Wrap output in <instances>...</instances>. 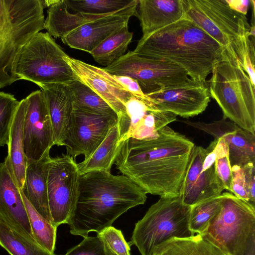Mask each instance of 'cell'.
<instances>
[{
	"label": "cell",
	"mask_w": 255,
	"mask_h": 255,
	"mask_svg": "<svg viewBox=\"0 0 255 255\" xmlns=\"http://www.w3.org/2000/svg\"><path fill=\"white\" fill-rule=\"evenodd\" d=\"M194 143L166 126L151 140L120 142L114 164L146 193L160 197L180 196Z\"/></svg>",
	"instance_id": "6da1fadb"
},
{
	"label": "cell",
	"mask_w": 255,
	"mask_h": 255,
	"mask_svg": "<svg viewBox=\"0 0 255 255\" xmlns=\"http://www.w3.org/2000/svg\"><path fill=\"white\" fill-rule=\"evenodd\" d=\"M146 194L124 175L101 171L81 175L78 199L67 223L70 233L84 238L97 233L129 209L144 204Z\"/></svg>",
	"instance_id": "7a4b0ae2"
},
{
	"label": "cell",
	"mask_w": 255,
	"mask_h": 255,
	"mask_svg": "<svg viewBox=\"0 0 255 255\" xmlns=\"http://www.w3.org/2000/svg\"><path fill=\"white\" fill-rule=\"evenodd\" d=\"M226 48L183 17L141 37L132 51L142 57L178 65L193 80L205 82Z\"/></svg>",
	"instance_id": "3957f363"
},
{
	"label": "cell",
	"mask_w": 255,
	"mask_h": 255,
	"mask_svg": "<svg viewBox=\"0 0 255 255\" xmlns=\"http://www.w3.org/2000/svg\"><path fill=\"white\" fill-rule=\"evenodd\" d=\"M211 74L207 81L210 96L221 108L223 118L255 135V88L231 45Z\"/></svg>",
	"instance_id": "277c9868"
},
{
	"label": "cell",
	"mask_w": 255,
	"mask_h": 255,
	"mask_svg": "<svg viewBox=\"0 0 255 255\" xmlns=\"http://www.w3.org/2000/svg\"><path fill=\"white\" fill-rule=\"evenodd\" d=\"M42 0H0V89L18 80L15 67L24 45L44 28Z\"/></svg>",
	"instance_id": "5b68a950"
},
{
	"label": "cell",
	"mask_w": 255,
	"mask_h": 255,
	"mask_svg": "<svg viewBox=\"0 0 255 255\" xmlns=\"http://www.w3.org/2000/svg\"><path fill=\"white\" fill-rule=\"evenodd\" d=\"M191 208L180 196L160 197L135 223L128 243L135 246L141 255H151L156 246L172 238L193 237L189 229Z\"/></svg>",
	"instance_id": "8992f818"
},
{
	"label": "cell",
	"mask_w": 255,
	"mask_h": 255,
	"mask_svg": "<svg viewBox=\"0 0 255 255\" xmlns=\"http://www.w3.org/2000/svg\"><path fill=\"white\" fill-rule=\"evenodd\" d=\"M49 33L39 32L22 47L15 67L18 80L38 85H68L77 79L64 60L67 56Z\"/></svg>",
	"instance_id": "52a82bcc"
},
{
	"label": "cell",
	"mask_w": 255,
	"mask_h": 255,
	"mask_svg": "<svg viewBox=\"0 0 255 255\" xmlns=\"http://www.w3.org/2000/svg\"><path fill=\"white\" fill-rule=\"evenodd\" d=\"M223 194L219 212L201 236L226 255H240L255 239V206L231 192Z\"/></svg>",
	"instance_id": "ba28073f"
},
{
	"label": "cell",
	"mask_w": 255,
	"mask_h": 255,
	"mask_svg": "<svg viewBox=\"0 0 255 255\" xmlns=\"http://www.w3.org/2000/svg\"><path fill=\"white\" fill-rule=\"evenodd\" d=\"M182 2L183 17L223 47H227L251 28L246 15L231 9L226 0H182Z\"/></svg>",
	"instance_id": "9c48e42d"
},
{
	"label": "cell",
	"mask_w": 255,
	"mask_h": 255,
	"mask_svg": "<svg viewBox=\"0 0 255 255\" xmlns=\"http://www.w3.org/2000/svg\"><path fill=\"white\" fill-rule=\"evenodd\" d=\"M103 69L112 75L134 79L146 95L184 84L191 79L186 71L178 65L142 57L132 51Z\"/></svg>",
	"instance_id": "30bf717a"
},
{
	"label": "cell",
	"mask_w": 255,
	"mask_h": 255,
	"mask_svg": "<svg viewBox=\"0 0 255 255\" xmlns=\"http://www.w3.org/2000/svg\"><path fill=\"white\" fill-rule=\"evenodd\" d=\"M80 174L75 159L68 154L50 158L47 171L49 209L53 226L67 224L79 195Z\"/></svg>",
	"instance_id": "8fae6325"
},
{
	"label": "cell",
	"mask_w": 255,
	"mask_h": 255,
	"mask_svg": "<svg viewBox=\"0 0 255 255\" xmlns=\"http://www.w3.org/2000/svg\"><path fill=\"white\" fill-rule=\"evenodd\" d=\"M216 142L214 139L206 148L194 145L192 149L180 194L185 205L192 206L225 190L216 172Z\"/></svg>",
	"instance_id": "7c38bea8"
},
{
	"label": "cell",
	"mask_w": 255,
	"mask_h": 255,
	"mask_svg": "<svg viewBox=\"0 0 255 255\" xmlns=\"http://www.w3.org/2000/svg\"><path fill=\"white\" fill-rule=\"evenodd\" d=\"M118 123V117L97 114L74 106L64 140L67 154L74 159L83 155L87 159Z\"/></svg>",
	"instance_id": "4fadbf2b"
},
{
	"label": "cell",
	"mask_w": 255,
	"mask_h": 255,
	"mask_svg": "<svg viewBox=\"0 0 255 255\" xmlns=\"http://www.w3.org/2000/svg\"><path fill=\"white\" fill-rule=\"evenodd\" d=\"M125 107L124 113L118 117L119 143L129 138L155 139L161 128L177 120L176 115L160 110L151 99L142 100L131 95Z\"/></svg>",
	"instance_id": "5bb4252c"
},
{
	"label": "cell",
	"mask_w": 255,
	"mask_h": 255,
	"mask_svg": "<svg viewBox=\"0 0 255 255\" xmlns=\"http://www.w3.org/2000/svg\"><path fill=\"white\" fill-rule=\"evenodd\" d=\"M24 100L23 145L27 164L50 155L54 141L50 117L42 91L32 92Z\"/></svg>",
	"instance_id": "9a60e30c"
},
{
	"label": "cell",
	"mask_w": 255,
	"mask_h": 255,
	"mask_svg": "<svg viewBox=\"0 0 255 255\" xmlns=\"http://www.w3.org/2000/svg\"><path fill=\"white\" fill-rule=\"evenodd\" d=\"M161 110L184 118L203 113L210 102L207 81L190 79L186 83L147 95Z\"/></svg>",
	"instance_id": "2e32d148"
},
{
	"label": "cell",
	"mask_w": 255,
	"mask_h": 255,
	"mask_svg": "<svg viewBox=\"0 0 255 255\" xmlns=\"http://www.w3.org/2000/svg\"><path fill=\"white\" fill-rule=\"evenodd\" d=\"M203 131L215 139H222L228 148L231 166H244L255 162V135L240 128L228 119L210 123L180 121Z\"/></svg>",
	"instance_id": "e0dca14e"
},
{
	"label": "cell",
	"mask_w": 255,
	"mask_h": 255,
	"mask_svg": "<svg viewBox=\"0 0 255 255\" xmlns=\"http://www.w3.org/2000/svg\"><path fill=\"white\" fill-rule=\"evenodd\" d=\"M64 60L71 67L77 79L105 100L115 111L118 117L125 110V104L131 96L113 75L101 68L69 56Z\"/></svg>",
	"instance_id": "ac0fdd59"
},
{
	"label": "cell",
	"mask_w": 255,
	"mask_h": 255,
	"mask_svg": "<svg viewBox=\"0 0 255 255\" xmlns=\"http://www.w3.org/2000/svg\"><path fill=\"white\" fill-rule=\"evenodd\" d=\"M137 5L84 24L61 38V40L71 48L90 53L106 38L128 24L131 16H136Z\"/></svg>",
	"instance_id": "d6986e66"
},
{
	"label": "cell",
	"mask_w": 255,
	"mask_h": 255,
	"mask_svg": "<svg viewBox=\"0 0 255 255\" xmlns=\"http://www.w3.org/2000/svg\"><path fill=\"white\" fill-rule=\"evenodd\" d=\"M0 221L34 239L19 189L4 160L0 165Z\"/></svg>",
	"instance_id": "ffe728a7"
},
{
	"label": "cell",
	"mask_w": 255,
	"mask_h": 255,
	"mask_svg": "<svg viewBox=\"0 0 255 255\" xmlns=\"http://www.w3.org/2000/svg\"><path fill=\"white\" fill-rule=\"evenodd\" d=\"M46 103L53 132L54 145L63 146L74 103L69 86L47 84L40 87Z\"/></svg>",
	"instance_id": "44dd1931"
},
{
	"label": "cell",
	"mask_w": 255,
	"mask_h": 255,
	"mask_svg": "<svg viewBox=\"0 0 255 255\" xmlns=\"http://www.w3.org/2000/svg\"><path fill=\"white\" fill-rule=\"evenodd\" d=\"M136 16L140 21L142 37L183 17L182 0H138Z\"/></svg>",
	"instance_id": "7402d4cb"
},
{
	"label": "cell",
	"mask_w": 255,
	"mask_h": 255,
	"mask_svg": "<svg viewBox=\"0 0 255 255\" xmlns=\"http://www.w3.org/2000/svg\"><path fill=\"white\" fill-rule=\"evenodd\" d=\"M51 157L27 164L23 188L24 195L35 210L51 223L47 193V171Z\"/></svg>",
	"instance_id": "603a6c76"
},
{
	"label": "cell",
	"mask_w": 255,
	"mask_h": 255,
	"mask_svg": "<svg viewBox=\"0 0 255 255\" xmlns=\"http://www.w3.org/2000/svg\"><path fill=\"white\" fill-rule=\"evenodd\" d=\"M24 99L19 101L10 128L7 144L8 154L4 158L20 189L24 183L27 160L24 151L23 123L25 112Z\"/></svg>",
	"instance_id": "cb8c5ba5"
},
{
	"label": "cell",
	"mask_w": 255,
	"mask_h": 255,
	"mask_svg": "<svg viewBox=\"0 0 255 255\" xmlns=\"http://www.w3.org/2000/svg\"><path fill=\"white\" fill-rule=\"evenodd\" d=\"M109 15L71 13L65 0H53L48 7L44 28L51 36L61 38L84 24Z\"/></svg>",
	"instance_id": "d4e9b609"
},
{
	"label": "cell",
	"mask_w": 255,
	"mask_h": 255,
	"mask_svg": "<svg viewBox=\"0 0 255 255\" xmlns=\"http://www.w3.org/2000/svg\"><path fill=\"white\" fill-rule=\"evenodd\" d=\"M119 140L120 131L117 123L91 155L77 164L80 175L95 171L111 172L118 150Z\"/></svg>",
	"instance_id": "484cf974"
},
{
	"label": "cell",
	"mask_w": 255,
	"mask_h": 255,
	"mask_svg": "<svg viewBox=\"0 0 255 255\" xmlns=\"http://www.w3.org/2000/svg\"><path fill=\"white\" fill-rule=\"evenodd\" d=\"M151 255H226L200 234L184 239L172 238L156 246Z\"/></svg>",
	"instance_id": "4316f807"
},
{
	"label": "cell",
	"mask_w": 255,
	"mask_h": 255,
	"mask_svg": "<svg viewBox=\"0 0 255 255\" xmlns=\"http://www.w3.org/2000/svg\"><path fill=\"white\" fill-rule=\"evenodd\" d=\"M0 245L10 255H55L33 239L0 221Z\"/></svg>",
	"instance_id": "83f0119b"
},
{
	"label": "cell",
	"mask_w": 255,
	"mask_h": 255,
	"mask_svg": "<svg viewBox=\"0 0 255 255\" xmlns=\"http://www.w3.org/2000/svg\"><path fill=\"white\" fill-rule=\"evenodd\" d=\"M132 37L133 33L129 31L127 24L106 38L90 54L96 62L108 67L125 54Z\"/></svg>",
	"instance_id": "f1b7e54d"
},
{
	"label": "cell",
	"mask_w": 255,
	"mask_h": 255,
	"mask_svg": "<svg viewBox=\"0 0 255 255\" xmlns=\"http://www.w3.org/2000/svg\"><path fill=\"white\" fill-rule=\"evenodd\" d=\"M20 193L24 204L34 239L43 248L54 253L56 240L57 228L43 217L33 207L24 195Z\"/></svg>",
	"instance_id": "f546056e"
},
{
	"label": "cell",
	"mask_w": 255,
	"mask_h": 255,
	"mask_svg": "<svg viewBox=\"0 0 255 255\" xmlns=\"http://www.w3.org/2000/svg\"><path fill=\"white\" fill-rule=\"evenodd\" d=\"M68 85L72 94L74 106L91 112L118 117L105 100L81 82L75 80Z\"/></svg>",
	"instance_id": "4dcf8cb0"
},
{
	"label": "cell",
	"mask_w": 255,
	"mask_h": 255,
	"mask_svg": "<svg viewBox=\"0 0 255 255\" xmlns=\"http://www.w3.org/2000/svg\"><path fill=\"white\" fill-rule=\"evenodd\" d=\"M68 9L76 12L108 15L138 4V0H65Z\"/></svg>",
	"instance_id": "1f68e13d"
},
{
	"label": "cell",
	"mask_w": 255,
	"mask_h": 255,
	"mask_svg": "<svg viewBox=\"0 0 255 255\" xmlns=\"http://www.w3.org/2000/svg\"><path fill=\"white\" fill-rule=\"evenodd\" d=\"M223 199L222 193L191 206L189 229L193 233L202 235L205 232L211 220L219 212Z\"/></svg>",
	"instance_id": "d6a6232c"
},
{
	"label": "cell",
	"mask_w": 255,
	"mask_h": 255,
	"mask_svg": "<svg viewBox=\"0 0 255 255\" xmlns=\"http://www.w3.org/2000/svg\"><path fill=\"white\" fill-rule=\"evenodd\" d=\"M232 175L231 193L255 206V164H249L244 166L234 165L232 166Z\"/></svg>",
	"instance_id": "836d02e7"
},
{
	"label": "cell",
	"mask_w": 255,
	"mask_h": 255,
	"mask_svg": "<svg viewBox=\"0 0 255 255\" xmlns=\"http://www.w3.org/2000/svg\"><path fill=\"white\" fill-rule=\"evenodd\" d=\"M248 32L239 36L231 45L239 63L255 88V38L249 37Z\"/></svg>",
	"instance_id": "e575fe53"
},
{
	"label": "cell",
	"mask_w": 255,
	"mask_h": 255,
	"mask_svg": "<svg viewBox=\"0 0 255 255\" xmlns=\"http://www.w3.org/2000/svg\"><path fill=\"white\" fill-rule=\"evenodd\" d=\"M19 103L13 95L0 91V146L8 143L10 128Z\"/></svg>",
	"instance_id": "d590c367"
},
{
	"label": "cell",
	"mask_w": 255,
	"mask_h": 255,
	"mask_svg": "<svg viewBox=\"0 0 255 255\" xmlns=\"http://www.w3.org/2000/svg\"><path fill=\"white\" fill-rule=\"evenodd\" d=\"M107 255H131L130 245L121 230L110 226L97 233Z\"/></svg>",
	"instance_id": "8d00e7d4"
},
{
	"label": "cell",
	"mask_w": 255,
	"mask_h": 255,
	"mask_svg": "<svg viewBox=\"0 0 255 255\" xmlns=\"http://www.w3.org/2000/svg\"><path fill=\"white\" fill-rule=\"evenodd\" d=\"M217 142L214 148L216 154V169L217 174L225 190L231 192L232 180L228 148L221 138L216 139Z\"/></svg>",
	"instance_id": "74e56055"
},
{
	"label": "cell",
	"mask_w": 255,
	"mask_h": 255,
	"mask_svg": "<svg viewBox=\"0 0 255 255\" xmlns=\"http://www.w3.org/2000/svg\"><path fill=\"white\" fill-rule=\"evenodd\" d=\"M63 255H107L103 244L97 236H88Z\"/></svg>",
	"instance_id": "f35d334b"
},
{
	"label": "cell",
	"mask_w": 255,
	"mask_h": 255,
	"mask_svg": "<svg viewBox=\"0 0 255 255\" xmlns=\"http://www.w3.org/2000/svg\"><path fill=\"white\" fill-rule=\"evenodd\" d=\"M113 76L116 81L132 96L142 100L150 99L142 92L137 82L134 79L126 76L113 75Z\"/></svg>",
	"instance_id": "ab89813d"
},
{
	"label": "cell",
	"mask_w": 255,
	"mask_h": 255,
	"mask_svg": "<svg viewBox=\"0 0 255 255\" xmlns=\"http://www.w3.org/2000/svg\"><path fill=\"white\" fill-rule=\"evenodd\" d=\"M233 10L246 15L251 3L250 0H226Z\"/></svg>",
	"instance_id": "60d3db41"
},
{
	"label": "cell",
	"mask_w": 255,
	"mask_h": 255,
	"mask_svg": "<svg viewBox=\"0 0 255 255\" xmlns=\"http://www.w3.org/2000/svg\"><path fill=\"white\" fill-rule=\"evenodd\" d=\"M240 255H255V239L250 242L245 251Z\"/></svg>",
	"instance_id": "b9f144b4"
},
{
	"label": "cell",
	"mask_w": 255,
	"mask_h": 255,
	"mask_svg": "<svg viewBox=\"0 0 255 255\" xmlns=\"http://www.w3.org/2000/svg\"></svg>",
	"instance_id": "7bdbcfd3"
}]
</instances>
